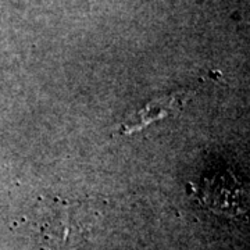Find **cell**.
<instances>
[{
  "label": "cell",
  "mask_w": 250,
  "mask_h": 250,
  "mask_svg": "<svg viewBox=\"0 0 250 250\" xmlns=\"http://www.w3.org/2000/svg\"><path fill=\"white\" fill-rule=\"evenodd\" d=\"M202 203L218 214L238 215L245 210L242 185L228 172L205 178L197 190Z\"/></svg>",
  "instance_id": "1"
},
{
  "label": "cell",
  "mask_w": 250,
  "mask_h": 250,
  "mask_svg": "<svg viewBox=\"0 0 250 250\" xmlns=\"http://www.w3.org/2000/svg\"><path fill=\"white\" fill-rule=\"evenodd\" d=\"M190 95H192L190 89H182L175 93L154 99L149 102L145 107L135 111L128 118H125L123 124L120 125L117 134L132 135L135 132H139L141 129L146 128L154 121L163 120L164 117H168L174 111L181 110L188 102V99L190 98Z\"/></svg>",
  "instance_id": "2"
}]
</instances>
